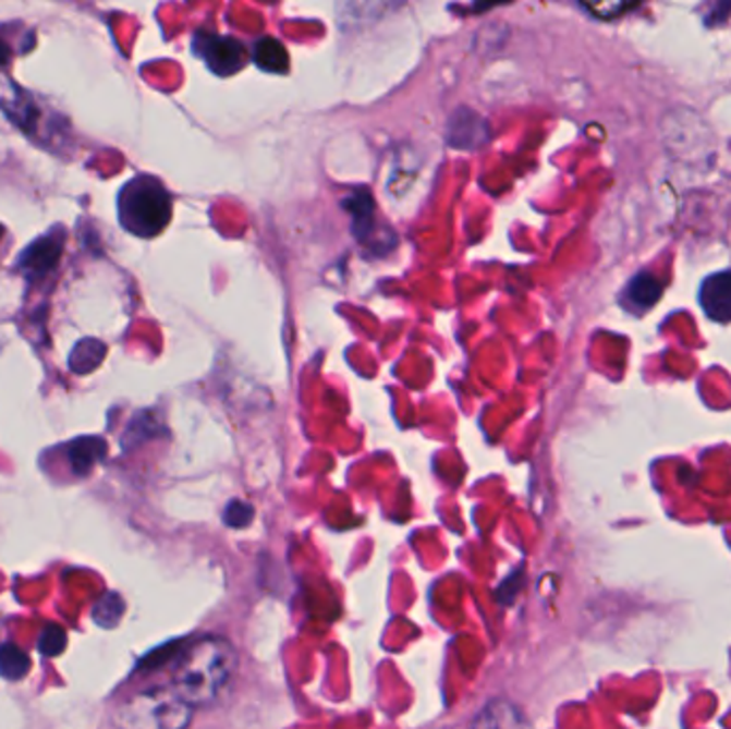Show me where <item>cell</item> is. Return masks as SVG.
<instances>
[{
    "label": "cell",
    "mask_w": 731,
    "mask_h": 729,
    "mask_svg": "<svg viewBox=\"0 0 731 729\" xmlns=\"http://www.w3.org/2000/svg\"><path fill=\"white\" fill-rule=\"evenodd\" d=\"M237 651L221 635H206L184 648L171 687L193 708L215 704L237 672Z\"/></svg>",
    "instance_id": "cell-1"
},
{
    "label": "cell",
    "mask_w": 731,
    "mask_h": 729,
    "mask_svg": "<svg viewBox=\"0 0 731 729\" xmlns=\"http://www.w3.org/2000/svg\"><path fill=\"white\" fill-rule=\"evenodd\" d=\"M118 219L137 238L159 235L171 219V195L153 175H135L118 195Z\"/></svg>",
    "instance_id": "cell-2"
},
{
    "label": "cell",
    "mask_w": 731,
    "mask_h": 729,
    "mask_svg": "<svg viewBox=\"0 0 731 729\" xmlns=\"http://www.w3.org/2000/svg\"><path fill=\"white\" fill-rule=\"evenodd\" d=\"M193 710L171 684L153 687L124 700L113 715V724L118 729H186L193 721Z\"/></svg>",
    "instance_id": "cell-3"
},
{
    "label": "cell",
    "mask_w": 731,
    "mask_h": 729,
    "mask_svg": "<svg viewBox=\"0 0 731 729\" xmlns=\"http://www.w3.org/2000/svg\"><path fill=\"white\" fill-rule=\"evenodd\" d=\"M15 99L9 106H2L7 116L26 133L31 139L39 142L46 148H57V142H64L66 124L64 118L57 116L52 108H44L35 101L33 95L15 88Z\"/></svg>",
    "instance_id": "cell-4"
},
{
    "label": "cell",
    "mask_w": 731,
    "mask_h": 729,
    "mask_svg": "<svg viewBox=\"0 0 731 729\" xmlns=\"http://www.w3.org/2000/svg\"><path fill=\"white\" fill-rule=\"evenodd\" d=\"M193 50L208 69L221 77L237 73L246 62V48L235 37H221L217 33L199 31L193 39Z\"/></svg>",
    "instance_id": "cell-5"
},
{
    "label": "cell",
    "mask_w": 731,
    "mask_h": 729,
    "mask_svg": "<svg viewBox=\"0 0 731 729\" xmlns=\"http://www.w3.org/2000/svg\"><path fill=\"white\" fill-rule=\"evenodd\" d=\"M64 248V231L54 227L50 233L35 240L17 259V270L33 281H41L57 270L60 255Z\"/></svg>",
    "instance_id": "cell-6"
},
{
    "label": "cell",
    "mask_w": 731,
    "mask_h": 729,
    "mask_svg": "<svg viewBox=\"0 0 731 729\" xmlns=\"http://www.w3.org/2000/svg\"><path fill=\"white\" fill-rule=\"evenodd\" d=\"M699 304L704 313L719 324L731 321V270L710 275L702 282Z\"/></svg>",
    "instance_id": "cell-7"
},
{
    "label": "cell",
    "mask_w": 731,
    "mask_h": 729,
    "mask_svg": "<svg viewBox=\"0 0 731 729\" xmlns=\"http://www.w3.org/2000/svg\"><path fill=\"white\" fill-rule=\"evenodd\" d=\"M661 295L663 282L650 272H639L624 284L620 293V304L633 315H644L661 300Z\"/></svg>",
    "instance_id": "cell-8"
},
{
    "label": "cell",
    "mask_w": 731,
    "mask_h": 729,
    "mask_svg": "<svg viewBox=\"0 0 731 729\" xmlns=\"http://www.w3.org/2000/svg\"><path fill=\"white\" fill-rule=\"evenodd\" d=\"M486 142H488V124L482 116L468 110H460L451 116L448 144L455 148L475 150Z\"/></svg>",
    "instance_id": "cell-9"
},
{
    "label": "cell",
    "mask_w": 731,
    "mask_h": 729,
    "mask_svg": "<svg viewBox=\"0 0 731 729\" xmlns=\"http://www.w3.org/2000/svg\"><path fill=\"white\" fill-rule=\"evenodd\" d=\"M471 729H528V724L517 706L503 697H495L482 708Z\"/></svg>",
    "instance_id": "cell-10"
},
{
    "label": "cell",
    "mask_w": 731,
    "mask_h": 729,
    "mask_svg": "<svg viewBox=\"0 0 731 729\" xmlns=\"http://www.w3.org/2000/svg\"><path fill=\"white\" fill-rule=\"evenodd\" d=\"M344 210L353 217V233L360 238V242H377L375 229H377V217H375V202L368 191H355L344 199Z\"/></svg>",
    "instance_id": "cell-11"
},
{
    "label": "cell",
    "mask_w": 731,
    "mask_h": 729,
    "mask_svg": "<svg viewBox=\"0 0 731 729\" xmlns=\"http://www.w3.org/2000/svg\"><path fill=\"white\" fill-rule=\"evenodd\" d=\"M66 451H69V460H71L73 471L77 475H84L106 455V444L97 437H84V439H77V441L69 444Z\"/></svg>",
    "instance_id": "cell-12"
},
{
    "label": "cell",
    "mask_w": 731,
    "mask_h": 729,
    "mask_svg": "<svg viewBox=\"0 0 731 729\" xmlns=\"http://www.w3.org/2000/svg\"><path fill=\"white\" fill-rule=\"evenodd\" d=\"M253 60L268 73H284L289 66V54L281 41L264 37L253 48Z\"/></svg>",
    "instance_id": "cell-13"
},
{
    "label": "cell",
    "mask_w": 731,
    "mask_h": 729,
    "mask_svg": "<svg viewBox=\"0 0 731 729\" xmlns=\"http://www.w3.org/2000/svg\"><path fill=\"white\" fill-rule=\"evenodd\" d=\"M31 670V659L26 653L13 644L0 646V676L7 680H20Z\"/></svg>",
    "instance_id": "cell-14"
},
{
    "label": "cell",
    "mask_w": 731,
    "mask_h": 729,
    "mask_svg": "<svg viewBox=\"0 0 731 729\" xmlns=\"http://www.w3.org/2000/svg\"><path fill=\"white\" fill-rule=\"evenodd\" d=\"M255 515V509L251 503H244V501H231L229 506L226 507V513H223V522L227 526L231 528H244L246 524H251Z\"/></svg>",
    "instance_id": "cell-15"
},
{
    "label": "cell",
    "mask_w": 731,
    "mask_h": 729,
    "mask_svg": "<svg viewBox=\"0 0 731 729\" xmlns=\"http://www.w3.org/2000/svg\"><path fill=\"white\" fill-rule=\"evenodd\" d=\"M584 9H588L590 13H595L601 20H612V17H619L620 13L633 9V4H629V2H614V4L597 2V4H584Z\"/></svg>",
    "instance_id": "cell-16"
},
{
    "label": "cell",
    "mask_w": 731,
    "mask_h": 729,
    "mask_svg": "<svg viewBox=\"0 0 731 729\" xmlns=\"http://www.w3.org/2000/svg\"><path fill=\"white\" fill-rule=\"evenodd\" d=\"M9 58H11V52H9V48H7V44L4 41H0V69L9 62Z\"/></svg>",
    "instance_id": "cell-17"
},
{
    "label": "cell",
    "mask_w": 731,
    "mask_h": 729,
    "mask_svg": "<svg viewBox=\"0 0 731 729\" xmlns=\"http://www.w3.org/2000/svg\"><path fill=\"white\" fill-rule=\"evenodd\" d=\"M2 233H4V229H2V224H0V238H2Z\"/></svg>",
    "instance_id": "cell-18"
}]
</instances>
